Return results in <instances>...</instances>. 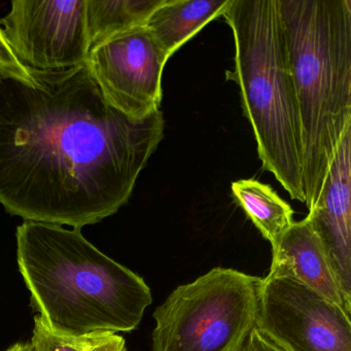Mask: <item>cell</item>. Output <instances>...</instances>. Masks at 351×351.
<instances>
[{
	"instance_id": "obj_5",
	"label": "cell",
	"mask_w": 351,
	"mask_h": 351,
	"mask_svg": "<svg viewBox=\"0 0 351 351\" xmlns=\"http://www.w3.org/2000/svg\"><path fill=\"white\" fill-rule=\"evenodd\" d=\"M263 279L215 268L154 312L153 351H240L256 328Z\"/></svg>"
},
{
	"instance_id": "obj_15",
	"label": "cell",
	"mask_w": 351,
	"mask_h": 351,
	"mask_svg": "<svg viewBox=\"0 0 351 351\" xmlns=\"http://www.w3.org/2000/svg\"><path fill=\"white\" fill-rule=\"evenodd\" d=\"M0 69L13 71L20 75H28V69L14 54L1 28H0Z\"/></svg>"
},
{
	"instance_id": "obj_1",
	"label": "cell",
	"mask_w": 351,
	"mask_h": 351,
	"mask_svg": "<svg viewBox=\"0 0 351 351\" xmlns=\"http://www.w3.org/2000/svg\"><path fill=\"white\" fill-rule=\"evenodd\" d=\"M27 69V75L0 69V204L36 223L77 229L99 223L130 199L163 139V112L123 114L87 62Z\"/></svg>"
},
{
	"instance_id": "obj_18",
	"label": "cell",
	"mask_w": 351,
	"mask_h": 351,
	"mask_svg": "<svg viewBox=\"0 0 351 351\" xmlns=\"http://www.w3.org/2000/svg\"><path fill=\"white\" fill-rule=\"evenodd\" d=\"M7 351H32V347L28 344H22V343H19V344L14 345L11 348L8 349Z\"/></svg>"
},
{
	"instance_id": "obj_6",
	"label": "cell",
	"mask_w": 351,
	"mask_h": 351,
	"mask_svg": "<svg viewBox=\"0 0 351 351\" xmlns=\"http://www.w3.org/2000/svg\"><path fill=\"white\" fill-rule=\"evenodd\" d=\"M256 328L283 351H351L350 315L287 277L263 279Z\"/></svg>"
},
{
	"instance_id": "obj_17",
	"label": "cell",
	"mask_w": 351,
	"mask_h": 351,
	"mask_svg": "<svg viewBox=\"0 0 351 351\" xmlns=\"http://www.w3.org/2000/svg\"><path fill=\"white\" fill-rule=\"evenodd\" d=\"M92 351H126V342L122 336L112 335Z\"/></svg>"
},
{
	"instance_id": "obj_8",
	"label": "cell",
	"mask_w": 351,
	"mask_h": 351,
	"mask_svg": "<svg viewBox=\"0 0 351 351\" xmlns=\"http://www.w3.org/2000/svg\"><path fill=\"white\" fill-rule=\"evenodd\" d=\"M168 57L141 26L90 51L87 64L110 106L133 119L160 110Z\"/></svg>"
},
{
	"instance_id": "obj_13",
	"label": "cell",
	"mask_w": 351,
	"mask_h": 351,
	"mask_svg": "<svg viewBox=\"0 0 351 351\" xmlns=\"http://www.w3.org/2000/svg\"><path fill=\"white\" fill-rule=\"evenodd\" d=\"M232 193L271 245L274 246L293 225V209L270 186L256 180H240L232 184Z\"/></svg>"
},
{
	"instance_id": "obj_7",
	"label": "cell",
	"mask_w": 351,
	"mask_h": 351,
	"mask_svg": "<svg viewBox=\"0 0 351 351\" xmlns=\"http://www.w3.org/2000/svg\"><path fill=\"white\" fill-rule=\"evenodd\" d=\"M87 0H14L0 20L18 60L38 71L73 69L90 54Z\"/></svg>"
},
{
	"instance_id": "obj_11",
	"label": "cell",
	"mask_w": 351,
	"mask_h": 351,
	"mask_svg": "<svg viewBox=\"0 0 351 351\" xmlns=\"http://www.w3.org/2000/svg\"><path fill=\"white\" fill-rule=\"evenodd\" d=\"M232 0H165L145 27L170 58L209 22L223 16Z\"/></svg>"
},
{
	"instance_id": "obj_9",
	"label": "cell",
	"mask_w": 351,
	"mask_h": 351,
	"mask_svg": "<svg viewBox=\"0 0 351 351\" xmlns=\"http://www.w3.org/2000/svg\"><path fill=\"white\" fill-rule=\"evenodd\" d=\"M351 129L335 154L319 197L308 213L340 287L351 310Z\"/></svg>"
},
{
	"instance_id": "obj_14",
	"label": "cell",
	"mask_w": 351,
	"mask_h": 351,
	"mask_svg": "<svg viewBox=\"0 0 351 351\" xmlns=\"http://www.w3.org/2000/svg\"><path fill=\"white\" fill-rule=\"evenodd\" d=\"M110 336L112 334L82 337L58 334L48 328L40 315H36L30 346L32 351H92Z\"/></svg>"
},
{
	"instance_id": "obj_16",
	"label": "cell",
	"mask_w": 351,
	"mask_h": 351,
	"mask_svg": "<svg viewBox=\"0 0 351 351\" xmlns=\"http://www.w3.org/2000/svg\"><path fill=\"white\" fill-rule=\"evenodd\" d=\"M240 351H283L268 337L254 328Z\"/></svg>"
},
{
	"instance_id": "obj_2",
	"label": "cell",
	"mask_w": 351,
	"mask_h": 351,
	"mask_svg": "<svg viewBox=\"0 0 351 351\" xmlns=\"http://www.w3.org/2000/svg\"><path fill=\"white\" fill-rule=\"evenodd\" d=\"M16 237L32 306L53 332L114 335L139 326L153 302L151 289L90 243L81 229L25 221Z\"/></svg>"
},
{
	"instance_id": "obj_3",
	"label": "cell",
	"mask_w": 351,
	"mask_h": 351,
	"mask_svg": "<svg viewBox=\"0 0 351 351\" xmlns=\"http://www.w3.org/2000/svg\"><path fill=\"white\" fill-rule=\"evenodd\" d=\"M302 133V182L311 209L351 129L350 0H278Z\"/></svg>"
},
{
	"instance_id": "obj_12",
	"label": "cell",
	"mask_w": 351,
	"mask_h": 351,
	"mask_svg": "<svg viewBox=\"0 0 351 351\" xmlns=\"http://www.w3.org/2000/svg\"><path fill=\"white\" fill-rule=\"evenodd\" d=\"M164 3L165 0H87L90 51L120 34L145 26Z\"/></svg>"
},
{
	"instance_id": "obj_10",
	"label": "cell",
	"mask_w": 351,
	"mask_h": 351,
	"mask_svg": "<svg viewBox=\"0 0 351 351\" xmlns=\"http://www.w3.org/2000/svg\"><path fill=\"white\" fill-rule=\"evenodd\" d=\"M269 276L287 277L337 304L351 316L322 243L307 217L293 225L272 246Z\"/></svg>"
},
{
	"instance_id": "obj_4",
	"label": "cell",
	"mask_w": 351,
	"mask_h": 351,
	"mask_svg": "<svg viewBox=\"0 0 351 351\" xmlns=\"http://www.w3.org/2000/svg\"><path fill=\"white\" fill-rule=\"evenodd\" d=\"M233 32V71L263 168L295 200L305 203L302 133L287 62L278 0H232L223 14Z\"/></svg>"
}]
</instances>
